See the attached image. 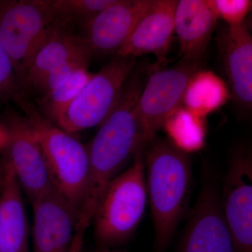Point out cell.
Returning a JSON list of instances; mask_svg holds the SVG:
<instances>
[{
	"instance_id": "obj_1",
	"label": "cell",
	"mask_w": 252,
	"mask_h": 252,
	"mask_svg": "<svg viewBox=\"0 0 252 252\" xmlns=\"http://www.w3.org/2000/svg\"><path fill=\"white\" fill-rule=\"evenodd\" d=\"M147 199L154 227V248L163 252L188 209L193 175L189 154L157 137L144 149Z\"/></svg>"
},
{
	"instance_id": "obj_2",
	"label": "cell",
	"mask_w": 252,
	"mask_h": 252,
	"mask_svg": "<svg viewBox=\"0 0 252 252\" xmlns=\"http://www.w3.org/2000/svg\"><path fill=\"white\" fill-rule=\"evenodd\" d=\"M15 99L40 145L53 187L78 214L89 171L87 147L41 116L21 94Z\"/></svg>"
},
{
	"instance_id": "obj_3",
	"label": "cell",
	"mask_w": 252,
	"mask_h": 252,
	"mask_svg": "<svg viewBox=\"0 0 252 252\" xmlns=\"http://www.w3.org/2000/svg\"><path fill=\"white\" fill-rule=\"evenodd\" d=\"M146 147H140L130 167L111 182L97 207L93 220L94 234L105 246L125 243L143 218L148 200L144 158Z\"/></svg>"
},
{
	"instance_id": "obj_4",
	"label": "cell",
	"mask_w": 252,
	"mask_h": 252,
	"mask_svg": "<svg viewBox=\"0 0 252 252\" xmlns=\"http://www.w3.org/2000/svg\"><path fill=\"white\" fill-rule=\"evenodd\" d=\"M54 21L46 0L0 1V44L12 63L21 86Z\"/></svg>"
},
{
	"instance_id": "obj_5",
	"label": "cell",
	"mask_w": 252,
	"mask_h": 252,
	"mask_svg": "<svg viewBox=\"0 0 252 252\" xmlns=\"http://www.w3.org/2000/svg\"><path fill=\"white\" fill-rule=\"evenodd\" d=\"M135 66V58L114 56L94 74L79 95L53 124L69 134L100 126L115 107Z\"/></svg>"
},
{
	"instance_id": "obj_6",
	"label": "cell",
	"mask_w": 252,
	"mask_h": 252,
	"mask_svg": "<svg viewBox=\"0 0 252 252\" xmlns=\"http://www.w3.org/2000/svg\"><path fill=\"white\" fill-rule=\"evenodd\" d=\"M200 64L182 59L175 65L150 74L137 103L139 119L149 140H153L167 119L182 105L189 79L201 68Z\"/></svg>"
},
{
	"instance_id": "obj_7",
	"label": "cell",
	"mask_w": 252,
	"mask_h": 252,
	"mask_svg": "<svg viewBox=\"0 0 252 252\" xmlns=\"http://www.w3.org/2000/svg\"><path fill=\"white\" fill-rule=\"evenodd\" d=\"M220 201L236 252H252V154L248 146L230 154Z\"/></svg>"
},
{
	"instance_id": "obj_8",
	"label": "cell",
	"mask_w": 252,
	"mask_h": 252,
	"mask_svg": "<svg viewBox=\"0 0 252 252\" xmlns=\"http://www.w3.org/2000/svg\"><path fill=\"white\" fill-rule=\"evenodd\" d=\"M179 252H236L220 201L217 179L206 172Z\"/></svg>"
},
{
	"instance_id": "obj_9",
	"label": "cell",
	"mask_w": 252,
	"mask_h": 252,
	"mask_svg": "<svg viewBox=\"0 0 252 252\" xmlns=\"http://www.w3.org/2000/svg\"><path fill=\"white\" fill-rule=\"evenodd\" d=\"M4 126L8 139L1 154L32 201L54 187L42 151L26 119L11 114Z\"/></svg>"
},
{
	"instance_id": "obj_10",
	"label": "cell",
	"mask_w": 252,
	"mask_h": 252,
	"mask_svg": "<svg viewBox=\"0 0 252 252\" xmlns=\"http://www.w3.org/2000/svg\"><path fill=\"white\" fill-rule=\"evenodd\" d=\"M152 0H114L83 25L82 36L91 54H117Z\"/></svg>"
},
{
	"instance_id": "obj_11",
	"label": "cell",
	"mask_w": 252,
	"mask_h": 252,
	"mask_svg": "<svg viewBox=\"0 0 252 252\" xmlns=\"http://www.w3.org/2000/svg\"><path fill=\"white\" fill-rule=\"evenodd\" d=\"M31 202L33 252H69L77 211L54 187Z\"/></svg>"
},
{
	"instance_id": "obj_12",
	"label": "cell",
	"mask_w": 252,
	"mask_h": 252,
	"mask_svg": "<svg viewBox=\"0 0 252 252\" xmlns=\"http://www.w3.org/2000/svg\"><path fill=\"white\" fill-rule=\"evenodd\" d=\"M219 51L230 98L245 112L252 106V36L246 24L228 26L219 32Z\"/></svg>"
},
{
	"instance_id": "obj_13",
	"label": "cell",
	"mask_w": 252,
	"mask_h": 252,
	"mask_svg": "<svg viewBox=\"0 0 252 252\" xmlns=\"http://www.w3.org/2000/svg\"><path fill=\"white\" fill-rule=\"evenodd\" d=\"M178 0H152L148 10L115 56L136 58L154 55L158 64L166 62L175 32V13Z\"/></svg>"
},
{
	"instance_id": "obj_14",
	"label": "cell",
	"mask_w": 252,
	"mask_h": 252,
	"mask_svg": "<svg viewBox=\"0 0 252 252\" xmlns=\"http://www.w3.org/2000/svg\"><path fill=\"white\" fill-rule=\"evenodd\" d=\"M0 160V252H28V225L22 187L9 160Z\"/></svg>"
},
{
	"instance_id": "obj_15",
	"label": "cell",
	"mask_w": 252,
	"mask_h": 252,
	"mask_svg": "<svg viewBox=\"0 0 252 252\" xmlns=\"http://www.w3.org/2000/svg\"><path fill=\"white\" fill-rule=\"evenodd\" d=\"M218 20L209 0L177 1L174 21L182 59L201 63Z\"/></svg>"
},
{
	"instance_id": "obj_16",
	"label": "cell",
	"mask_w": 252,
	"mask_h": 252,
	"mask_svg": "<svg viewBox=\"0 0 252 252\" xmlns=\"http://www.w3.org/2000/svg\"><path fill=\"white\" fill-rule=\"evenodd\" d=\"M84 56H93L84 38L64 31L63 26L54 22L49 36L33 57L25 82L33 85L54 68Z\"/></svg>"
},
{
	"instance_id": "obj_17",
	"label": "cell",
	"mask_w": 252,
	"mask_h": 252,
	"mask_svg": "<svg viewBox=\"0 0 252 252\" xmlns=\"http://www.w3.org/2000/svg\"><path fill=\"white\" fill-rule=\"evenodd\" d=\"M229 98L226 83L215 72L200 68L189 79L182 106L205 118L221 108Z\"/></svg>"
},
{
	"instance_id": "obj_18",
	"label": "cell",
	"mask_w": 252,
	"mask_h": 252,
	"mask_svg": "<svg viewBox=\"0 0 252 252\" xmlns=\"http://www.w3.org/2000/svg\"><path fill=\"white\" fill-rule=\"evenodd\" d=\"M203 119L182 105L167 119L163 127L170 136L169 140L176 147L188 153L200 149L203 145Z\"/></svg>"
},
{
	"instance_id": "obj_19",
	"label": "cell",
	"mask_w": 252,
	"mask_h": 252,
	"mask_svg": "<svg viewBox=\"0 0 252 252\" xmlns=\"http://www.w3.org/2000/svg\"><path fill=\"white\" fill-rule=\"evenodd\" d=\"M93 76L94 74L89 72L88 67L80 68L69 80L42 96L39 105L49 118L50 122H54L72 103Z\"/></svg>"
},
{
	"instance_id": "obj_20",
	"label": "cell",
	"mask_w": 252,
	"mask_h": 252,
	"mask_svg": "<svg viewBox=\"0 0 252 252\" xmlns=\"http://www.w3.org/2000/svg\"><path fill=\"white\" fill-rule=\"evenodd\" d=\"M55 22L64 26L69 22L81 26L114 3V0H46Z\"/></svg>"
},
{
	"instance_id": "obj_21",
	"label": "cell",
	"mask_w": 252,
	"mask_h": 252,
	"mask_svg": "<svg viewBox=\"0 0 252 252\" xmlns=\"http://www.w3.org/2000/svg\"><path fill=\"white\" fill-rule=\"evenodd\" d=\"M91 57L92 56H84L69 60L46 73L32 86L44 95L69 80L78 69L89 67Z\"/></svg>"
},
{
	"instance_id": "obj_22",
	"label": "cell",
	"mask_w": 252,
	"mask_h": 252,
	"mask_svg": "<svg viewBox=\"0 0 252 252\" xmlns=\"http://www.w3.org/2000/svg\"><path fill=\"white\" fill-rule=\"evenodd\" d=\"M218 19L223 20L226 26H238L245 20L252 8L250 0H209Z\"/></svg>"
},
{
	"instance_id": "obj_23",
	"label": "cell",
	"mask_w": 252,
	"mask_h": 252,
	"mask_svg": "<svg viewBox=\"0 0 252 252\" xmlns=\"http://www.w3.org/2000/svg\"><path fill=\"white\" fill-rule=\"evenodd\" d=\"M20 84L12 63L0 44V102L16 98Z\"/></svg>"
},
{
	"instance_id": "obj_24",
	"label": "cell",
	"mask_w": 252,
	"mask_h": 252,
	"mask_svg": "<svg viewBox=\"0 0 252 252\" xmlns=\"http://www.w3.org/2000/svg\"><path fill=\"white\" fill-rule=\"evenodd\" d=\"M7 132L4 126L0 125V152H2L7 143Z\"/></svg>"
}]
</instances>
